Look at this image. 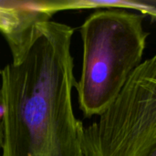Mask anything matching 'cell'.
Returning <instances> with one entry per match:
<instances>
[{
  "instance_id": "cell-2",
  "label": "cell",
  "mask_w": 156,
  "mask_h": 156,
  "mask_svg": "<svg viewBox=\"0 0 156 156\" xmlns=\"http://www.w3.org/2000/svg\"><path fill=\"white\" fill-rule=\"evenodd\" d=\"M144 17L127 9L104 8L80 26L82 65L75 89L85 118L101 115L143 63L150 35Z\"/></svg>"
},
{
  "instance_id": "cell-6",
  "label": "cell",
  "mask_w": 156,
  "mask_h": 156,
  "mask_svg": "<svg viewBox=\"0 0 156 156\" xmlns=\"http://www.w3.org/2000/svg\"><path fill=\"white\" fill-rule=\"evenodd\" d=\"M0 76H1V68H0ZM2 144H3V126H2V112L0 106V156H2Z\"/></svg>"
},
{
  "instance_id": "cell-4",
  "label": "cell",
  "mask_w": 156,
  "mask_h": 156,
  "mask_svg": "<svg viewBox=\"0 0 156 156\" xmlns=\"http://www.w3.org/2000/svg\"><path fill=\"white\" fill-rule=\"evenodd\" d=\"M53 15L38 9L35 3L15 5L0 2V33L11 52L12 61L20 59L30 47L40 23Z\"/></svg>"
},
{
  "instance_id": "cell-1",
  "label": "cell",
  "mask_w": 156,
  "mask_h": 156,
  "mask_svg": "<svg viewBox=\"0 0 156 156\" xmlns=\"http://www.w3.org/2000/svg\"><path fill=\"white\" fill-rule=\"evenodd\" d=\"M74 28L40 23L17 61L1 69L2 156H84V125L73 109Z\"/></svg>"
},
{
  "instance_id": "cell-5",
  "label": "cell",
  "mask_w": 156,
  "mask_h": 156,
  "mask_svg": "<svg viewBox=\"0 0 156 156\" xmlns=\"http://www.w3.org/2000/svg\"><path fill=\"white\" fill-rule=\"evenodd\" d=\"M38 5L43 11L51 15L69 9L122 8L136 12L144 16H150L153 21H156L155 6L131 1H43L39 2Z\"/></svg>"
},
{
  "instance_id": "cell-3",
  "label": "cell",
  "mask_w": 156,
  "mask_h": 156,
  "mask_svg": "<svg viewBox=\"0 0 156 156\" xmlns=\"http://www.w3.org/2000/svg\"><path fill=\"white\" fill-rule=\"evenodd\" d=\"M84 156H156V55L143 61L112 104L84 127Z\"/></svg>"
}]
</instances>
